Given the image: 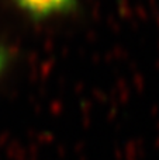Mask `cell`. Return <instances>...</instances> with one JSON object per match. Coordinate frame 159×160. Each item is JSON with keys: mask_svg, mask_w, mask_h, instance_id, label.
<instances>
[{"mask_svg": "<svg viewBox=\"0 0 159 160\" xmlns=\"http://www.w3.org/2000/svg\"><path fill=\"white\" fill-rule=\"evenodd\" d=\"M14 7L33 22H47L72 16L79 8V0H10Z\"/></svg>", "mask_w": 159, "mask_h": 160, "instance_id": "obj_1", "label": "cell"}, {"mask_svg": "<svg viewBox=\"0 0 159 160\" xmlns=\"http://www.w3.org/2000/svg\"><path fill=\"white\" fill-rule=\"evenodd\" d=\"M11 65V52L4 42L0 41V79L4 76Z\"/></svg>", "mask_w": 159, "mask_h": 160, "instance_id": "obj_2", "label": "cell"}]
</instances>
